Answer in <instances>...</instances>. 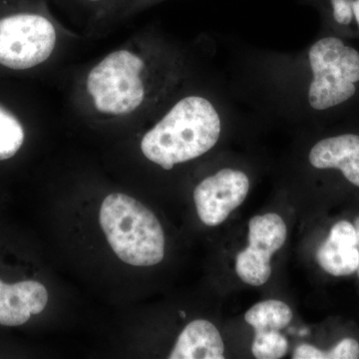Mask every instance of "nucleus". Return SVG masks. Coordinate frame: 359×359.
<instances>
[{"instance_id":"f257e3e1","label":"nucleus","mask_w":359,"mask_h":359,"mask_svg":"<svg viewBox=\"0 0 359 359\" xmlns=\"http://www.w3.org/2000/svg\"><path fill=\"white\" fill-rule=\"evenodd\" d=\"M222 127L221 115L209 99L187 96L144 135L141 150L151 162L172 170L214 148L221 137Z\"/></svg>"},{"instance_id":"f03ea898","label":"nucleus","mask_w":359,"mask_h":359,"mask_svg":"<svg viewBox=\"0 0 359 359\" xmlns=\"http://www.w3.org/2000/svg\"><path fill=\"white\" fill-rule=\"evenodd\" d=\"M309 47V107L321 116H340L359 104V49L328 32Z\"/></svg>"},{"instance_id":"7ed1b4c3","label":"nucleus","mask_w":359,"mask_h":359,"mask_svg":"<svg viewBox=\"0 0 359 359\" xmlns=\"http://www.w3.org/2000/svg\"><path fill=\"white\" fill-rule=\"evenodd\" d=\"M110 247L124 263L151 266L165 256V235L159 219L138 201L124 194L107 196L99 215Z\"/></svg>"},{"instance_id":"20e7f679","label":"nucleus","mask_w":359,"mask_h":359,"mask_svg":"<svg viewBox=\"0 0 359 359\" xmlns=\"http://www.w3.org/2000/svg\"><path fill=\"white\" fill-rule=\"evenodd\" d=\"M145 63L128 50L112 52L87 77V91L99 112L127 115L140 107L145 87L140 77Z\"/></svg>"},{"instance_id":"39448f33","label":"nucleus","mask_w":359,"mask_h":359,"mask_svg":"<svg viewBox=\"0 0 359 359\" xmlns=\"http://www.w3.org/2000/svg\"><path fill=\"white\" fill-rule=\"evenodd\" d=\"M56 30L46 16L20 11L0 18V65L25 70L45 62L53 53Z\"/></svg>"},{"instance_id":"423d86ee","label":"nucleus","mask_w":359,"mask_h":359,"mask_svg":"<svg viewBox=\"0 0 359 359\" xmlns=\"http://www.w3.org/2000/svg\"><path fill=\"white\" fill-rule=\"evenodd\" d=\"M287 230L282 217L273 212L256 216L249 223V247L238 252L236 271L243 282L259 287L271 275V259L282 249Z\"/></svg>"},{"instance_id":"0eeeda50","label":"nucleus","mask_w":359,"mask_h":359,"mask_svg":"<svg viewBox=\"0 0 359 359\" xmlns=\"http://www.w3.org/2000/svg\"><path fill=\"white\" fill-rule=\"evenodd\" d=\"M250 190L249 177L235 169H223L208 177L194 191L198 216L209 226H219L243 204Z\"/></svg>"},{"instance_id":"6e6552de","label":"nucleus","mask_w":359,"mask_h":359,"mask_svg":"<svg viewBox=\"0 0 359 359\" xmlns=\"http://www.w3.org/2000/svg\"><path fill=\"white\" fill-rule=\"evenodd\" d=\"M311 166L339 171L351 185L359 188V133L344 131L320 139L309 155Z\"/></svg>"},{"instance_id":"1a4fd4ad","label":"nucleus","mask_w":359,"mask_h":359,"mask_svg":"<svg viewBox=\"0 0 359 359\" xmlns=\"http://www.w3.org/2000/svg\"><path fill=\"white\" fill-rule=\"evenodd\" d=\"M48 292L35 280L8 285L0 280V325L18 327L46 308Z\"/></svg>"},{"instance_id":"9d476101","label":"nucleus","mask_w":359,"mask_h":359,"mask_svg":"<svg viewBox=\"0 0 359 359\" xmlns=\"http://www.w3.org/2000/svg\"><path fill=\"white\" fill-rule=\"evenodd\" d=\"M316 259L330 275L344 276L355 273L359 266V247L353 224L347 221L335 224L318 248Z\"/></svg>"},{"instance_id":"9b49d317","label":"nucleus","mask_w":359,"mask_h":359,"mask_svg":"<svg viewBox=\"0 0 359 359\" xmlns=\"http://www.w3.org/2000/svg\"><path fill=\"white\" fill-rule=\"evenodd\" d=\"M224 344L218 328L205 320L189 323L179 335L170 359H223Z\"/></svg>"},{"instance_id":"f8f14e48","label":"nucleus","mask_w":359,"mask_h":359,"mask_svg":"<svg viewBox=\"0 0 359 359\" xmlns=\"http://www.w3.org/2000/svg\"><path fill=\"white\" fill-rule=\"evenodd\" d=\"M320 8L328 32L346 39H359V0H313Z\"/></svg>"},{"instance_id":"ddd939ff","label":"nucleus","mask_w":359,"mask_h":359,"mask_svg":"<svg viewBox=\"0 0 359 359\" xmlns=\"http://www.w3.org/2000/svg\"><path fill=\"white\" fill-rule=\"evenodd\" d=\"M245 320L256 332H280L292 320V311L285 302L269 299L250 308Z\"/></svg>"},{"instance_id":"4468645a","label":"nucleus","mask_w":359,"mask_h":359,"mask_svg":"<svg viewBox=\"0 0 359 359\" xmlns=\"http://www.w3.org/2000/svg\"><path fill=\"white\" fill-rule=\"evenodd\" d=\"M25 129L20 120L0 106V161L15 156L25 142Z\"/></svg>"},{"instance_id":"2eb2a0df","label":"nucleus","mask_w":359,"mask_h":359,"mask_svg":"<svg viewBox=\"0 0 359 359\" xmlns=\"http://www.w3.org/2000/svg\"><path fill=\"white\" fill-rule=\"evenodd\" d=\"M294 359H358L359 344L353 339H344L328 351H323L309 344L295 349Z\"/></svg>"},{"instance_id":"dca6fc26","label":"nucleus","mask_w":359,"mask_h":359,"mask_svg":"<svg viewBox=\"0 0 359 359\" xmlns=\"http://www.w3.org/2000/svg\"><path fill=\"white\" fill-rule=\"evenodd\" d=\"M287 340L280 332H256L252 354L259 359L283 358L287 351Z\"/></svg>"},{"instance_id":"f3484780","label":"nucleus","mask_w":359,"mask_h":359,"mask_svg":"<svg viewBox=\"0 0 359 359\" xmlns=\"http://www.w3.org/2000/svg\"><path fill=\"white\" fill-rule=\"evenodd\" d=\"M354 228H355L356 235H358V247H359V217H358V218H356V219H355V222H354ZM358 276H359V266L358 269Z\"/></svg>"},{"instance_id":"a211bd4d","label":"nucleus","mask_w":359,"mask_h":359,"mask_svg":"<svg viewBox=\"0 0 359 359\" xmlns=\"http://www.w3.org/2000/svg\"><path fill=\"white\" fill-rule=\"evenodd\" d=\"M84 1L92 2V4H97V2L103 1V0H84Z\"/></svg>"},{"instance_id":"6ab92c4d","label":"nucleus","mask_w":359,"mask_h":359,"mask_svg":"<svg viewBox=\"0 0 359 359\" xmlns=\"http://www.w3.org/2000/svg\"><path fill=\"white\" fill-rule=\"evenodd\" d=\"M181 313L182 318H186V313H183V311H181V313Z\"/></svg>"}]
</instances>
